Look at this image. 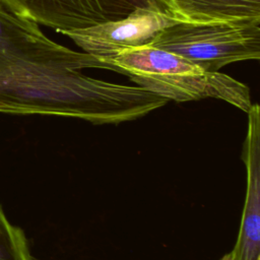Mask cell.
<instances>
[{"mask_svg":"<svg viewBox=\"0 0 260 260\" xmlns=\"http://www.w3.org/2000/svg\"><path fill=\"white\" fill-rule=\"evenodd\" d=\"M84 69L115 71L98 57L50 40L0 69V113L77 118L95 125L136 120L168 100L138 85L101 80Z\"/></svg>","mask_w":260,"mask_h":260,"instance_id":"obj_1","label":"cell"},{"mask_svg":"<svg viewBox=\"0 0 260 260\" xmlns=\"http://www.w3.org/2000/svg\"><path fill=\"white\" fill-rule=\"evenodd\" d=\"M149 47L178 55L206 71L260 58V17L178 21L164 28Z\"/></svg>","mask_w":260,"mask_h":260,"instance_id":"obj_3","label":"cell"},{"mask_svg":"<svg viewBox=\"0 0 260 260\" xmlns=\"http://www.w3.org/2000/svg\"><path fill=\"white\" fill-rule=\"evenodd\" d=\"M12 10L58 32L125 18L138 7L168 12L165 0H2ZM171 14V13H170Z\"/></svg>","mask_w":260,"mask_h":260,"instance_id":"obj_4","label":"cell"},{"mask_svg":"<svg viewBox=\"0 0 260 260\" xmlns=\"http://www.w3.org/2000/svg\"><path fill=\"white\" fill-rule=\"evenodd\" d=\"M242 158L247 173L246 199L237 242L220 260H260V110L248 111V130Z\"/></svg>","mask_w":260,"mask_h":260,"instance_id":"obj_6","label":"cell"},{"mask_svg":"<svg viewBox=\"0 0 260 260\" xmlns=\"http://www.w3.org/2000/svg\"><path fill=\"white\" fill-rule=\"evenodd\" d=\"M178 21L181 20L154 6L138 7L123 19L68 30L63 35L83 52L104 62L122 51L149 46L164 28Z\"/></svg>","mask_w":260,"mask_h":260,"instance_id":"obj_5","label":"cell"},{"mask_svg":"<svg viewBox=\"0 0 260 260\" xmlns=\"http://www.w3.org/2000/svg\"><path fill=\"white\" fill-rule=\"evenodd\" d=\"M0 260H32L23 232L10 223L1 206Z\"/></svg>","mask_w":260,"mask_h":260,"instance_id":"obj_9","label":"cell"},{"mask_svg":"<svg viewBox=\"0 0 260 260\" xmlns=\"http://www.w3.org/2000/svg\"><path fill=\"white\" fill-rule=\"evenodd\" d=\"M169 12L188 22L260 17V0H165Z\"/></svg>","mask_w":260,"mask_h":260,"instance_id":"obj_8","label":"cell"},{"mask_svg":"<svg viewBox=\"0 0 260 260\" xmlns=\"http://www.w3.org/2000/svg\"><path fill=\"white\" fill-rule=\"evenodd\" d=\"M115 71L168 101L190 102L212 98L248 113L249 87L218 71H206L173 53L149 46L128 49L104 61Z\"/></svg>","mask_w":260,"mask_h":260,"instance_id":"obj_2","label":"cell"},{"mask_svg":"<svg viewBox=\"0 0 260 260\" xmlns=\"http://www.w3.org/2000/svg\"><path fill=\"white\" fill-rule=\"evenodd\" d=\"M50 40L37 22L0 0V69L34 53Z\"/></svg>","mask_w":260,"mask_h":260,"instance_id":"obj_7","label":"cell"}]
</instances>
